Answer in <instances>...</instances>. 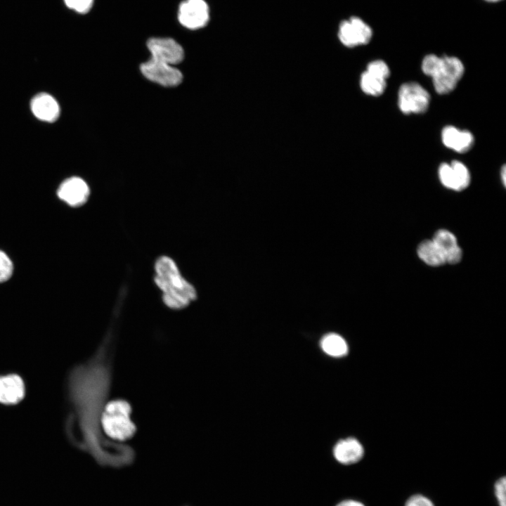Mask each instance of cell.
Instances as JSON below:
<instances>
[{"instance_id":"8992f818","label":"cell","mask_w":506,"mask_h":506,"mask_svg":"<svg viewBox=\"0 0 506 506\" xmlns=\"http://www.w3.org/2000/svg\"><path fill=\"white\" fill-rule=\"evenodd\" d=\"M372 35L373 31L370 25L357 16L344 20L339 24L337 32L339 41L348 48L368 44Z\"/></svg>"},{"instance_id":"ffe728a7","label":"cell","mask_w":506,"mask_h":506,"mask_svg":"<svg viewBox=\"0 0 506 506\" xmlns=\"http://www.w3.org/2000/svg\"><path fill=\"white\" fill-rule=\"evenodd\" d=\"M14 264L9 255L0 249V283L8 281L13 275Z\"/></svg>"},{"instance_id":"ac0fdd59","label":"cell","mask_w":506,"mask_h":506,"mask_svg":"<svg viewBox=\"0 0 506 506\" xmlns=\"http://www.w3.org/2000/svg\"><path fill=\"white\" fill-rule=\"evenodd\" d=\"M320 346L326 354L332 357H342L348 352L346 341L336 333L325 335L320 341Z\"/></svg>"},{"instance_id":"7a4b0ae2","label":"cell","mask_w":506,"mask_h":506,"mask_svg":"<svg viewBox=\"0 0 506 506\" xmlns=\"http://www.w3.org/2000/svg\"><path fill=\"white\" fill-rule=\"evenodd\" d=\"M155 283L163 293L164 304L171 309H183L197 298L195 287L181 274L174 261L169 257L157 259Z\"/></svg>"},{"instance_id":"277c9868","label":"cell","mask_w":506,"mask_h":506,"mask_svg":"<svg viewBox=\"0 0 506 506\" xmlns=\"http://www.w3.org/2000/svg\"><path fill=\"white\" fill-rule=\"evenodd\" d=\"M464 72V65L458 58L449 56L441 57L430 75L436 91L439 94L452 91L461 79Z\"/></svg>"},{"instance_id":"44dd1931","label":"cell","mask_w":506,"mask_h":506,"mask_svg":"<svg viewBox=\"0 0 506 506\" xmlns=\"http://www.w3.org/2000/svg\"><path fill=\"white\" fill-rule=\"evenodd\" d=\"M365 71L385 80H387L390 75L389 67L382 60H375L371 61L367 65Z\"/></svg>"},{"instance_id":"484cf974","label":"cell","mask_w":506,"mask_h":506,"mask_svg":"<svg viewBox=\"0 0 506 506\" xmlns=\"http://www.w3.org/2000/svg\"><path fill=\"white\" fill-rule=\"evenodd\" d=\"M500 174H501V177H502V181L503 185H505V180H506V177H505V176H506V168H505V166H503V167H502V171H501V172H500Z\"/></svg>"},{"instance_id":"30bf717a","label":"cell","mask_w":506,"mask_h":506,"mask_svg":"<svg viewBox=\"0 0 506 506\" xmlns=\"http://www.w3.org/2000/svg\"><path fill=\"white\" fill-rule=\"evenodd\" d=\"M90 195V188L80 177L72 176L64 180L57 189L58 197L70 207L84 205Z\"/></svg>"},{"instance_id":"52a82bcc","label":"cell","mask_w":506,"mask_h":506,"mask_svg":"<svg viewBox=\"0 0 506 506\" xmlns=\"http://www.w3.org/2000/svg\"><path fill=\"white\" fill-rule=\"evenodd\" d=\"M177 18L188 30L203 28L210 18L209 5L205 0H183L179 6Z\"/></svg>"},{"instance_id":"ba28073f","label":"cell","mask_w":506,"mask_h":506,"mask_svg":"<svg viewBox=\"0 0 506 506\" xmlns=\"http://www.w3.org/2000/svg\"><path fill=\"white\" fill-rule=\"evenodd\" d=\"M140 70L148 80L167 87L178 86L183 80L182 73L174 66L152 58L143 63Z\"/></svg>"},{"instance_id":"5bb4252c","label":"cell","mask_w":506,"mask_h":506,"mask_svg":"<svg viewBox=\"0 0 506 506\" xmlns=\"http://www.w3.org/2000/svg\"><path fill=\"white\" fill-rule=\"evenodd\" d=\"M25 384L17 375L0 376V403L16 404L24 397Z\"/></svg>"},{"instance_id":"5b68a950","label":"cell","mask_w":506,"mask_h":506,"mask_svg":"<svg viewBox=\"0 0 506 506\" xmlns=\"http://www.w3.org/2000/svg\"><path fill=\"white\" fill-rule=\"evenodd\" d=\"M398 98L399 109L404 114L423 113L430 102L429 93L414 82L404 83L400 86Z\"/></svg>"},{"instance_id":"4316f807","label":"cell","mask_w":506,"mask_h":506,"mask_svg":"<svg viewBox=\"0 0 506 506\" xmlns=\"http://www.w3.org/2000/svg\"><path fill=\"white\" fill-rule=\"evenodd\" d=\"M484 1H486V2H488V3H493V4H494V3L500 2V1H502V0H484Z\"/></svg>"},{"instance_id":"3957f363","label":"cell","mask_w":506,"mask_h":506,"mask_svg":"<svg viewBox=\"0 0 506 506\" xmlns=\"http://www.w3.org/2000/svg\"><path fill=\"white\" fill-rule=\"evenodd\" d=\"M132 407L122 398L108 401L101 415V429L110 440L122 443L132 439L137 427L131 419Z\"/></svg>"},{"instance_id":"e0dca14e","label":"cell","mask_w":506,"mask_h":506,"mask_svg":"<svg viewBox=\"0 0 506 506\" xmlns=\"http://www.w3.org/2000/svg\"><path fill=\"white\" fill-rule=\"evenodd\" d=\"M417 253L420 259L429 266H440L446 264L443 253L432 239L421 242Z\"/></svg>"},{"instance_id":"d4e9b609","label":"cell","mask_w":506,"mask_h":506,"mask_svg":"<svg viewBox=\"0 0 506 506\" xmlns=\"http://www.w3.org/2000/svg\"><path fill=\"white\" fill-rule=\"evenodd\" d=\"M337 506H365L363 503L353 500H346L339 502Z\"/></svg>"},{"instance_id":"8fae6325","label":"cell","mask_w":506,"mask_h":506,"mask_svg":"<svg viewBox=\"0 0 506 506\" xmlns=\"http://www.w3.org/2000/svg\"><path fill=\"white\" fill-rule=\"evenodd\" d=\"M439 177L443 186L455 191L465 190L471 180L467 167L457 160L450 164H441L439 168Z\"/></svg>"},{"instance_id":"2e32d148","label":"cell","mask_w":506,"mask_h":506,"mask_svg":"<svg viewBox=\"0 0 506 506\" xmlns=\"http://www.w3.org/2000/svg\"><path fill=\"white\" fill-rule=\"evenodd\" d=\"M363 454L362 445L354 438L341 440L333 448L334 457L337 461L344 465H351L358 462Z\"/></svg>"},{"instance_id":"7402d4cb","label":"cell","mask_w":506,"mask_h":506,"mask_svg":"<svg viewBox=\"0 0 506 506\" xmlns=\"http://www.w3.org/2000/svg\"><path fill=\"white\" fill-rule=\"evenodd\" d=\"M66 6L79 13H86L93 6L94 0H64Z\"/></svg>"},{"instance_id":"9a60e30c","label":"cell","mask_w":506,"mask_h":506,"mask_svg":"<svg viewBox=\"0 0 506 506\" xmlns=\"http://www.w3.org/2000/svg\"><path fill=\"white\" fill-rule=\"evenodd\" d=\"M444 145L458 153L468 151L474 144V136L467 130H460L453 126L444 127L441 132Z\"/></svg>"},{"instance_id":"d6986e66","label":"cell","mask_w":506,"mask_h":506,"mask_svg":"<svg viewBox=\"0 0 506 506\" xmlns=\"http://www.w3.org/2000/svg\"><path fill=\"white\" fill-rule=\"evenodd\" d=\"M360 86L365 93L372 96H378L385 91L387 82L385 79L365 71L361 76Z\"/></svg>"},{"instance_id":"7c38bea8","label":"cell","mask_w":506,"mask_h":506,"mask_svg":"<svg viewBox=\"0 0 506 506\" xmlns=\"http://www.w3.org/2000/svg\"><path fill=\"white\" fill-rule=\"evenodd\" d=\"M30 108L34 115L44 122H53L60 115L58 102L46 93L36 95L31 100Z\"/></svg>"},{"instance_id":"9c48e42d","label":"cell","mask_w":506,"mask_h":506,"mask_svg":"<svg viewBox=\"0 0 506 506\" xmlns=\"http://www.w3.org/2000/svg\"><path fill=\"white\" fill-rule=\"evenodd\" d=\"M147 47L150 58L173 66L184 58L183 47L172 38L152 37L148 40Z\"/></svg>"},{"instance_id":"6da1fadb","label":"cell","mask_w":506,"mask_h":506,"mask_svg":"<svg viewBox=\"0 0 506 506\" xmlns=\"http://www.w3.org/2000/svg\"><path fill=\"white\" fill-rule=\"evenodd\" d=\"M113 337L108 335L96 355L78 372L81 428L86 449L103 462L117 458L123 460L128 446L110 440L103 434L100 419L108 402L112 384Z\"/></svg>"},{"instance_id":"4fadbf2b","label":"cell","mask_w":506,"mask_h":506,"mask_svg":"<svg viewBox=\"0 0 506 506\" xmlns=\"http://www.w3.org/2000/svg\"><path fill=\"white\" fill-rule=\"evenodd\" d=\"M432 240L443 253L446 263L456 264L461 261L462 249L458 245L456 236L450 231L438 230L434 233Z\"/></svg>"},{"instance_id":"603a6c76","label":"cell","mask_w":506,"mask_h":506,"mask_svg":"<svg viewBox=\"0 0 506 506\" xmlns=\"http://www.w3.org/2000/svg\"><path fill=\"white\" fill-rule=\"evenodd\" d=\"M495 495L500 506H506V478L500 479L495 484Z\"/></svg>"},{"instance_id":"cb8c5ba5","label":"cell","mask_w":506,"mask_h":506,"mask_svg":"<svg viewBox=\"0 0 506 506\" xmlns=\"http://www.w3.org/2000/svg\"><path fill=\"white\" fill-rule=\"evenodd\" d=\"M406 506H434L433 502L422 495L411 496L406 502Z\"/></svg>"}]
</instances>
